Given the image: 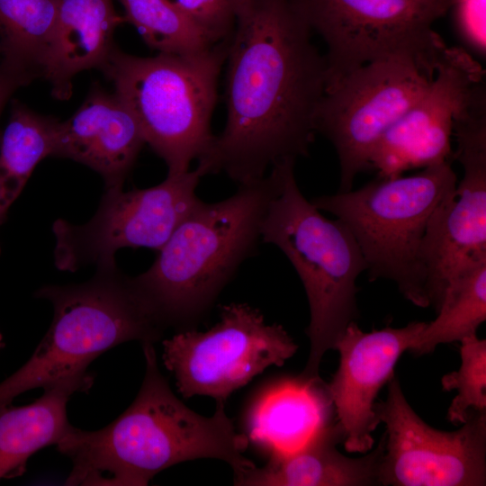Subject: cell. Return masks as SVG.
I'll list each match as a JSON object with an SVG mask.
<instances>
[{
    "label": "cell",
    "instance_id": "ba28073f",
    "mask_svg": "<svg viewBox=\"0 0 486 486\" xmlns=\"http://www.w3.org/2000/svg\"><path fill=\"white\" fill-rule=\"evenodd\" d=\"M328 47L327 86L366 64L410 58L432 73L446 48L432 25L452 0H302Z\"/></svg>",
    "mask_w": 486,
    "mask_h": 486
},
{
    "label": "cell",
    "instance_id": "ac0fdd59",
    "mask_svg": "<svg viewBox=\"0 0 486 486\" xmlns=\"http://www.w3.org/2000/svg\"><path fill=\"white\" fill-rule=\"evenodd\" d=\"M331 407L320 377L280 378L252 399L245 414L244 434L269 456L290 452L331 421Z\"/></svg>",
    "mask_w": 486,
    "mask_h": 486
},
{
    "label": "cell",
    "instance_id": "83f0119b",
    "mask_svg": "<svg viewBox=\"0 0 486 486\" xmlns=\"http://www.w3.org/2000/svg\"><path fill=\"white\" fill-rule=\"evenodd\" d=\"M28 83L22 77L0 68V115L14 93Z\"/></svg>",
    "mask_w": 486,
    "mask_h": 486
},
{
    "label": "cell",
    "instance_id": "7402d4cb",
    "mask_svg": "<svg viewBox=\"0 0 486 486\" xmlns=\"http://www.w3.org/2000/svg\"><path fill=\"white\" fill-rule=\"evenodd\" d=\"M58 121L12 101L0 142V226L37 164L52 156Z\"/></svg>",
    "mask_w": 486,
    "mask_h": 486
},
{
    "label": "cell",
    "instance_id": "ffe728a7",
    "mask_svg": "<svg viewBox=\"0 0 486 486\" xmlns=\"http://www.w3.org/2000/svg\"><path fill=\"white\" fill-rule=\"evenodd\" d=\"M93 383L87 372L45 386L43 394L28 405L0 406V480L22 474L30 456L58 443L71 426L67 418L69 398L87 392Z\"/></svg>",
    "mask_w": 486,
    "mask_h": 486
},
{
    "label": "cell",
    "instance_id": "52a82bcc",
    "mask_svg": "<svg viewBox=\"0 0 486 486\" xmlns=\"http://www.w3.org/2000/svg\"><path fill=\"white\" fill-rule=\"evenodd\" d=\"M456 185L451 161L413 176L379 177L363 187L310 200L350 230L364 255L371 281H393L416 306H430L420 247L428 220Z\"/></svg>",
    "mask_w": 486,
    "mask_h": 486
},
{
    "label": "cell",
    "instance_id": "d4e9b609",
    "mask_svg": "<svg viewBox=\"0 0 486 486\" xmlns=\"http://www.w3.org/2000/svg\"><path fill=\"white\" fill-rule=\"evenodd\" d=\"M460 342V367L441 380L443 391L457 392L446 414L454 424L464 423L472 412L486 413V340L475 334Z\"/></svg>",
    "mask_w": 486,
    "mask_h": 486
},
{
    "label": "cell",
    "instance_id": "cb8c5ba5",
    "mask_svg": "<svg viewBox=\"0 0 486 486\" xmlns=\"http://www.w3.org/2000/svg\"><path fill=\"white\" fill-rule=\"evenodd\" d=\"M118 1L123 7L125 22L132 24L146 44L158 53L191 55L216 44L171 0Z\"/></svg>",
    "mask_w": 486,
    "mask_h": 486
},
{
    "label": "cell",
    "instance_id": "603a6c76",
    "mask_svg": "<svg viewBox=\"0 0 486 486\" xmlns=\"http://www.w3.org/2000/svg\"><path fill=\"white\" fill-rule=\"evenodd\" d=\"M410 351L429 354L446 343L461 341L475 335L486 320V261L468 269L446 287L436 310Z\"/></svg>",
    "mask_w": 486,
    "mask_h": 486
},
{
    "label": "cell",
    "instance_id": "d6986e66",
    "mask_svg": "<svg viewBox=\"0 0 486 486\" xmlns=\"http://www.w3.org/2000/svg\"><path fill=\"white\" fill-rule=\"evenodd\" d=\"M125 22L113 0H62L42 76L51 94L68 99L81 71L101 69L115 44V29Z\"/></svg>",
    "mask_w": 486,
    "mask_h": 486
},
{
    "label": "cell",
    "instance_id": "4fadbf2b",
    "mask_svg": "<svg viewBox=\"0 0 486 486\" xmlns=\"http://www.w3.org/2000/svg\"><path fill=\"white\" fill-rule=\"evenodd\" d=\"M384 423L379 482L392 486H484L486 413L472 412L455 431L437 430L413 410L398 378L385 400L375 403Z\"/></svg>",
    "mask_w": 486,
    "mask_h": 486
},
{
    "label": "cell",
    "instance_id": "4316f807",
    "mask_svg": "<svg viewBox=\"0 0 486 486\" xmlns=\"http://www.w3.org/2000/svg\"><path fill=\"white\" fill-rule=\"evenodd\" d=\"M486 0H452L455 24L464 42L477 54L486 50Z\"/></svg>",
    "mask_w": 486,
    "mask_h": 486
},
{
    "label": "cell",
    "instance_id": "44dd1931",
    "mask_svg": "<svg viewBox=\"0 0 486 486\" xmlns=\"http://www.w3.org/2000/svg\"><path fill=\"white\" fill-rule=\"evenodd\" d=\"M62 0H0V68L28 84L42 76Z\"/></svg>",
    "mask_w": 486,
    "mask_h": 486
},
{
    "label": "cell",
    "instance_id": "277c9868",
    "mask_svg": "<svg viewBox=\"0 0 486 486\" xmlns=\"http://www.w3.org/2000/svg\"><path fill=\"white\" fill-rule=\"evenodd\" d=\"M53 305V320L32 357L0 382V406L35 388L85 374L106 350L130 340L154 344L166 328L116 265L97 267L83 284L46 285L35 292Z\"/></svg>",
    "mask_w": 486,
    "mask_h": 486
},
{
    "label": "cell",
    "instance_id": "6da1fadb",
    "mask_svg": "<svg viewBox=\"0 0 486 486\" xmlns=\"http://www.w3.org/2000/svg\"><path fill=\"white\" fill-rule=\"evenodd\" d=\"M312 32L302 0H247L225 60L226 124L197 159L202 176L243 184L309 155L328 70Z\"/></svg>",
    "mask_w": 486,
    "mask_h": 486
},
{
    "label": "cell",
    "instance_id": "484cf974",
    "mask_svg": "<svg viewBox=\"0 0 486 486\" xmlns=\"http://www.w3.org/2000/svg\"><path fill=\"white\" fill-rule=\"evenodd\" d=\"M215 42L230 38L247 0H171Z\"/></svg>",
    "mask_w": 486,
    "mask_h": 486
},
{
    "label": "cell",
    "instance_id": "30bf717a",
    "mask_svg": "<svg viewBox=\"0 0 486 486\" xmlns=\"http://www.w3.org/2000/svg\"><path fill=\"white\" fill-rule=\"evenodd\" d=\"M220 320L201 332L184 329L163 341V360L184 398L210 396L225 403L236 390L272 365L281 366L298 345L278 324H267L245 303L220 308Z\"/></svg>",
    "mask_w": 486,
    "mask_h": 486
},
{
    "label": "cell",
    "instance_id": "8992f818",
    "mask_svg": "<svg viewBox=\"0 0 486 486\" xmlns=\"http://www.w3.org/2000/svg\"><path fill=\"white\" fill-rule=\"evenodd\" d=\"M230 40L196 54L148 58L115 45L100 69L135 116L146 143L166 162L167 176L187 172L213 140L211 119Z\"/></svg>",
    "mask_w": 486,
    "mask_h": 486
},
{
    "label": "cell",
    "instance_id": "9c48e42d",
    "mask_svg": "<svg viewBox=\"0 0 486 486\" xmlns=\"http://www.w3.org/2000/svg\"><path fill=\"white\" fill-rule=\"evenodd\" d=\"M435 73L406 58L360 67L328 86L315 115L316 132L334 146L340 166L338 193L371 169V154L399 119L423 95Z\"/></svg>",
    "mask_w": 486,
    "mask_h": 486
},
{
    "label": "cell",
    "instance_id": "3957f363",
    "mask_svg": "<svg viewBox=\"0 0 486 486\" xmlns=\"http://www.w3.org/2000/svg\"><path fill=\"white\" fill-rule=\"evenodd\" d=\"M281 176L279 162L267 176L238 184L225 200H200L158 250L152 266L132 277L166 328H193L255 251Z\"/></svg>",
    "mask_w": 486,
    "mask_h": 486
},
{
    "label": "cell",
    "instance_id": "f1b7e54d",
    "mask_svg": "<svg viewBox=\"0 0 486 486\" xmlns=\"http://www.w3.org/2000/svg\"><path fill=\"white\" fill-rule=\"evenodd\" d=\"M4 346V343H3V337L0 333V349Z\"/></svg>",
    "mask_w": 486,
    "mask_h": 486
},
{
    "label": "cell",
    "instance_id": "5b68a950",
    "mask_svg": "<svg viewBox=\"0 0 486 486\" xmlns=\"http://www.w3.org/2000/svg\"><path fill=\"white\" fill-rule=\"evenodd\" d=\"M294 163V158L281 161L280 186L263 220L261 240L281 249L305 289L310 348L302 375L315 378L325 353L335 349L346 326L358 316L356 281L367 265L347 226L326 218L304 197Z\"/></svg>",
    "mask_w": 486,
    "mask_h": 486
},
{
    "label": "cell",
    "instance_id": "8fae6325",
    "mask_svg": "<svg viewBox=\"0 0 486 486\" xmlns=\"http://www.w3.org/2000/svg\"><path fill=\"white\" fill-rule=\"evenodd\" d=\"M201 177L195 167L167 176L162 183L145 189H106L89 221L76 225L57 220L53 223L56 266L75 272L86 265L115 266L114 254L122 248L158 251L199 202L195 190Z\"/></svg>",
    "mask_w": 486,
    "mask_h": 486
},
{
    "label": "cell",
    "instance_id": "e0dca14e",
    "mask_svg": "<svg viewBox=\"0 0 486 486\" xmlns=\"http://www.w3.org/2000/svg\"><path fill=\"white\" fill-rule=\"evenodd\" d=\"M343 435L331 420L300 447L269 456L267 464L234 476L241 486L377 485L384 451L383 436L375 449L349 457L337 449Z\"/></svg>",
    "mask_w": 486,
    "mask_h": 486
},
{
    "label": "cell",
    "instance_id": "5bb4252c",
    "mask_svg": "<svg viewBox=\"0 0 486 486\" xmlns=\"http://www.w3.org/2000/svg\"><path fill=\"white\" fill-rule=\"evenodd\" d=\"M484 70L464 50L447 47L423 95L385 133L370 157L379 177L453 160V121Z\"/></svg>",
    "mask_w": 486,
    "mask_h": 486
},
{
    "label": "cell",
    "instance_id": "7a4b0ae2",
    "mask_svg": "<svg viewBox=\"0 0 486 486\" xmlns=\"http://www.w3.org/2000/svg\"><path fill=\"white\" fill-rule=\"evenodd\" d=\"M146 373L131 405L102 429L70 426L56 444L72 462L66 485L143 486L174 464L200 458L226 462L234 476L255 467L224 403L212 417L185 406L161 374L152 343L142 344Z\"/></svg>",
    "mask_w": 486,
    "mask_h": 486
},
{
    "label": "cell",
    "instance_id": "7c38bea8",
    "mask_svg": "<svg viewBox=\"0 0 486 486\" xmlns=\"http://www.w3.org/2000/svg\"><path fill=\"white\" fill-rule=\"evenodd\" d=\"M453 159L464 176L432 213L420 247L430 306L436 311L448 284L486 261V107L472 104L453 121Z\"/></svg>",
    "mask_w": 486,
    "mask_h": 486
},
{
    "label": "cell",
    "instance_id": "2e32d148",
    "mask_svg": "<svg viewBox=\"0 0 486 486\" xmlns=\"http://www.w3.org/2000/svg\"><path fill=\"white\" fill-rule=\"evenodd\" d=\"M146 143L135 116L115 94L98 86L66 121H58L52 156L84 164L105 188L122 187Z\"/></svg>",
    "mask_w": 486,
    "mask_h": 486
},
{
    "label": "cell",
    "instance_id": "9a60e30c",
    "mask_svg": "<svg viewBox=\"0 0 486 486\" xmlns=\"http://www.w3.org/2000/svg\"><path fill=\"white\" fill-rule=\"evenodd\" d=\"M427 323L413 321L403 328L364 332L353 320L337 341L339 364L326 388L348 453L365 454L373 448L372 433L381 423L375 412L378 393Z\"/></svg>",
    "mask_w": 486,
    "mask_h": 486
}]
</instances>
